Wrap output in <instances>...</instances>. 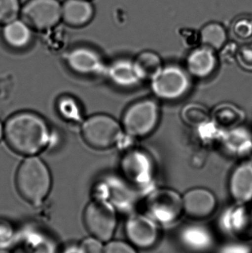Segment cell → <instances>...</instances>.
Instances as JSON below:
<instances>
[{
    "mask_svg": "<svg viewBox=\"0 0 252 253\" xmlns=\"http://www.w3.org/2000/svg\"><path fill=\"white\" fill-rule=\"evenodd\" d=\"M160 107L152 99H145L132 104L123 114L121 126L131 138H144L155 130L159 123Z\"/></svg>",
    "mask_w": 252,
    "mask_h": 253,
    "instance_id": "obj_4",
    "label": "cell"
},
{
    "mask_svg": "<svg viewBox=\"0 0 252 253\" xmlns=\"http://www.w3.org/2000/svg\"><path fill=\"white\" fill-rule=\"evenodd\" d=\"M84 222L92 236L109 242L117 226L115 206L109 201L95 198L84 210Z\"/></svg>",
    "mask_w": 252,
    "mask_h": 253,
    "instance_id": "obj_6",
    "label": "cell"
},
{
    "mask_svg": "<svg viewBox=\"0 0 252 253\" xmlns=\"http://www.w3.org/2000/svg\"><path fill=\"white\" fill-rule=\"evenodd\" d=\"M4 138V125L0 120V141Z\"/></svg>",
    "mask_w": 252,
    "mask_h": 253,
    "instance_id": "obj_34",
    "label": "cell"
},
{
    "mask_svg": "<svg viewBox=\"0 0 252 253\" xmlns=\"http://www.w3.org/2000/svg\"><path fill=\"white\" fill-rule=\"evenodd\" d=\"M218 63L216 50L202 45L192 50L186 61V70L191 77L206 79L213 75Z\"/></svg>",
    "mask_w": 252,
    "mask_h": 253,
    "instance_id": "obj_15",
    "label": "cell"
},
{
    "mask_svg": "<svg viewBox=\"0 0 252 253\" xmlns=\"http://www.w3.org/2000/svg\"><path fill=\"white\" fill-rule=\"evenodd\" d=\"M126 235L132 245L140 249H149L159 239V230L152 218L140 214L129 217L125 225Z\"/></svg>",
    "mask_w": 252,
    "mask_h": 253,
    "instance_id": "obj_11",
    "label": "cell"
},
{
    "mask_svg": "<svg viewBox=\"0 0 252 253\" xmlns=\"http://www.w3.org/2000/svg\"><path fill=\"white\" fill-rule=\"evenodd\" d=\"M200 39L202 45L207 46L217 52L226 45L227 32L224 26L219 22H209L201 28Z\"/></svg>",
    "mask_w": 252,
    "mask_h": 253,
    "instance_id": "obj_22",
    "label": "cell"
},
{
    "mask_svg": "<svg viewBox=\"0 0 252 253\" xmlns=\"http://www.w3.org/2000/svg\"><path fill=\"white\" fill-rule=\"evenodd\" d=\"M121 170L124 179L133 187H147L153 179V162L149 155L141 150H130L123 156Z\"/></svg>",
    "mask_w": 252,
    "mask_h": 253,
    "instance_id": "obj_9",
    "label": "cell"
},
{
    "mask_svg": "<svg viewBox=\"0 0 252 253\" xmlns=\"http://www.w3.org/2000/svg\"><path fill=\"white\" fill-rule=\"evenodd\" d=\"M81 136L95 150H108L122 142L127 136L121 123L108 114H98L83 120Z\"/></svg>",
    "mask_w": 252,
    "mask_h": 253,
    "instance_id": "obj_3",
    "label": "cell"
},
{
    "mask_svg": "<svg viewBox=\"0 0 252 253\" xmlns=\"http://www.w3.org/2000/svg\"><path fill=\"white\" fill-rule=\"evenodd\" d=\"M229 193L232 199L241 205L252 200V162L246 160L235 167L229 181Z\"/></svg>",
    "mask_w": 252,
    "mask_h": 253,
    "instance_id": "obj_13",
    "label": "cell"
},
{
    "mask_svg": "<svg viewBox=\"0 0 252 253\" xmlns=\"http://www.w3.org/2000/svg\"><path fill=\"white\" fill-rule=\"evenodd\" d=\"M151 89L158 99L176 101L184 97L191 89V76L186 69L177 65L163 67L151 80Z\"/></svg>",
    "mask_w": 252,
    "mask_h": 253,
    "instance_id": "obj_5",
    "label": "cell"
},
{
    "mask_svg": "<svg viewBox=\"0 0 252 253\" xmlns=\"http://www.w3.org/2000/svg\"><path fill=\"white\" fill-rule=\"evenodd\" d=\"M65 63L72 74L85 78L105 74L108 66L97 50L87 46L71 49L65 58Z\"/></svg>",
    "mask_w": 252,
    "mask_h": 253,
    "instance_id": "obj_10",
    "label": "cell"
},
{
    "mask_svg": "<svg viewBox=\"0 0 252 253\" xmlns=\"http://www.w3.org/2000/svg\"><path fill=\"white\" fill-rule=\"evenodd\" d=\"M182 199L183 212L192 218H207L217 208V199L214 193L203 187L188 190Z\"/></svg>",
    "mask_w": 252,
    "mask_h": 253,
    "instance_id": "obj_12",
    "label": "cell"
},
{
    "mask_svg": "<svg viewBox=\"0 0 252 253\" xmlns=\"http://www.w3.org/2000/svg\"><path fill=\"white\" fill-rule=\"evenodd\" d=\"M245 113L234 104L224 102L217 105L211 113V120L217 126L227 129L241 126Z\"/></svg>",
    "mask_w": 252,
    "mask_h": 253,
    "instance_id": "obj_21",
    "label": "cell"
},
{
    "mask_svg": "<svg viewBox=\"0 0 252 253\" xmlns=\"http://www.w3.org/2000/svg\"><path fill=\"white\" fill-rule=\"evenodd\" d=\"M235 33L237 37L242 40L252 38V17L247 16L240 19L235 25Z\"/></svg>",
    "mask_w": 252,
    "mask_h": 253,
    "instance_id": "obj_29",
    "label": "cell"
},
{
    "mask_svg": "<svg viewBox=\"0 0 252 253\" xmlns=\"http://www.w3.org/2000/svg\"><path fill=\"white\" fill-rule=\"evenodd\" d=\"M59 253H84L81 244L70 243L65 245Z\"/></svg>",
    "mask_w": 252,
    "mask_h": 253,
    "instance_id": "obj_32",
    "label": "cell"
},
{
    "mask_svg": "<svg viewBox=\"0 0 252 253\" xmlns=\"http://www.w3.org/2000/svg\"><path fill=\"white\" fill-rule=\"evenodd\" d=\"M16 232L12 224L5 220L0 219V250H8L14 243Z\"/></svg>",
    "mask_w": 252,
    "mask_h": 253,
    "instance_id": "obj_27",
    "label": "cell"
},
{
    "mask_svg": "<svg viewBox=\"0 0 252 253\" xmlns=\"http://www.w3.org/2000/svg\"><path fill=\"white\" fill-rule=\"evenodd\" d=\"M222 225L225 230L238 239H252V208L241 205L230 210L223 215Z\"/></svg>",
    "mask_w": 252,
    "mask_h": 253,
    "instance_id": "obj_14",
    "label": "cell"
},
{
    "mask_svg": "<svg viewBox=\"0 0 252 253\" xmlns=\"http://www.w3.org/2000/svg\"><path fill=\"white\" fill-rule=\"evenodd\" d=\"M104 253H138L132 245L121 241H109Z\"/></svg>",
    "mask_w": 252,
    "mask_h": 253,
    "instance_id": "obj_30",
    "label": "cell"
},
{
    "mask_svg": "<svg viewBox=\"0 0 252 253\" xmlns=\"http://www.w3.org/2000/svg\"><path fill=\"white\" fill-rule=\"evenodd\" d=\"M220 144L231 156L246 158L252 153V132L239 126L225 130Z\"/></svg>",
    "mask_w": 252,
    "mask_h": 253,
    "instance_id": "obj_16",
    "label": "cell"
},
{
    "mask_svg": "<svg viewBox=\"0 0 252 253\" xmlns=\"http://www.w3.org/2000/svg\"><path fill=\"white\" fill-rule=\"evenodd\" d=\"M21 9L20 0H0V25L18 19Z\"/></svg>",
    "mask_w": 252,
    "mask_h": 253,
    "instance_id": "obj_26",
    "label": "cell"
},
{
    "mask_svg": "<svg viewBox=\"0 0 252 253\" xmlns=\"http://www.w3.org/2000/svg\"><path fill=\"white\" fill-rule=\"evenodd\" d=\"M34 30L22 19H16L3 26L1 38L4 44L15 50H23L31 45Z\"/></svg>",
    "mask_w": 252,
    "mask_h": 253,
    "instance_id": "obj_18",
    "label": "cell"
},
{
    "mask_svg": "<svg viewBox=\"0 0 252 253\" xmlns=\"http://www.w3.org/2000/svg\"><path fill=\"white\" fill-rule=\"evenodd\" d=\"M56 110L59 117L67 123L77 124L84 120L82 107L73 96H61L56 102Z\"/></svg>",
    "mask_w": 252,
    "mask_h": 253,
    "instance_id": "obj_23",
    "label": "cell"
},
{
    "mask_svg": "<svg viewBox=\"0 0 252 253\" xmlns=\"http://www.w3.org/2000/svg\"><path fill=\"white\" fill-rule=\"evenodd\" d=\"M0 253H12L8 250H0Z\"/></svg>",
    "mask_w": 252,
    "mask_h": 253,
    "instance_id": "obj_35",
    "label": "cell"
},
{
    "mask_svg": "<svg viewBox=\"0 0 252 253\" xmlns=\"http://www.w3.org/2000/svg\"><path fill=\"white\" fill-rule=\"evenodd\" d=\"M133 64L141 81L153 80L164 66L161 56L152 50L141 52L133 59Z\"/></svg>",
    "mask_w": 252,
    "mask_h": 253,
    "instance_id": "obj_20",
    "label": "cell"
},
{
    "mask_svg": "<svg viewBox=\"0 0 252 253\" xmlns=\"http://www.w3.org/2000/svg\"><path fill=\"white\" fill-rule=\"evenodd\" d=\"M4 138L12 151L29 157L37 156L50 146L53 132L41 115L22 111L12 114L6 120Z\"/></svg>",
    "mask_w": 252,
    "mask_h": 253,
    "instance_id": "obj_1",
    "label": "cell"
},
{
    "mask_svg": "<svg viewBox=\"0 0 252 253\" xmlns=\"http://www.w3.org/2000/svg\"><path fill=\"white\" fill-rule=\"evenodd\" d=\"M147 211L155 222L173 224L183 212V199L171 189H160L152 192L148 198Z\"/></svg>",
    "mask_w": 252,
    "mask_h": 253,
    "instance_id": "obj_8",
    "label": "cell"
},
{
    "mask_svg": "<svg viewBox=\"0 0 252 253\" xmlns=\"http://www.w3.org/2000/svg\"><path fill=\"white\" fill-rule=\"evenodd\" d=\"M236 59L241 68L247 71H252V44H247L238 49Z\"/></svg>",
    "mask_w": 252,
    "mask_h": 253,
    "instance_id": "obj_28",
    "label": "cell"
},
{
    "mask_svg": "<svg viewBox=\"0 0 252 253\" xmlns=\"http://www.w3.org/2000/svg\"><path fill=\"white\" fill-rule=\"evenodd\" d=\"M224 251L223 253H250L248 250L243 246L229 247Z\"/></svg>",
    "mask_w": 252,
    "mask_h": 253,
    "instance_id": "obj_33",
    "label": "cell"
},
{
    "mask_svg": "<svg viewBox=\"0 0 252 253\" xmlns=\"http://www.w3.org/2000/svg\"><path fill=\"white\" fill-rule=\"evenodd\" d=\"M103 242L94 236L87 237L81 242L84 253H104L105 246Z\"/></svg>",
    "mask_w": 252,
    "mask_h": 253,
    "instance_id": "obj_31",
    "label": "cell"
},
{
    "mask_svg": "<svg viewBox=\"0 0 252 253\" xmlns=\"http://www.w3.org/2000/svg\"><path fill=\"white\" fill-rule=\"evenodd\" d=\"M107 77L109 81L123 88H130L139 84L141 80L135 69L133 60L118 59L107 66Z\"/></svg>",
    "mask_w": 252,
    "mask_h": 253,
    "instance_id": "obj_19",
    "label": "cell"
},
{
    "mask_svg": "<svg viewBox=\"0 0 252 253\" xmlns=\"http://www.w3.org/2000/svg\"><path fill=\"white\" fill-rule=\"evenodd\" d=\"M180 117L188 126L198 127L211 120V113L204 105L190 103L182 108Z\"/></svg>",
    "mask_w": 252,
    "mask_h": 253,
    "instance_id": "obj_25",
    "label": "cell"
},
{
    "mask_svg": "<svg viewBox=\"0 0 252 253\" xmlns=\"http://www.w3.org/2000/svg\"><path fill=\"white\" fill-rule=\"evenodd\" d=\"M182 239L185 245L196 251L207 249L212 243L211 236L207 230L197 226L185 229L182 233Z\"/></svg>",
    "mask_w": 252,
    "mask_h": 253,
    "instance_id": "obj_24",
    "label": "cell"
},
{
    "mask_svg": "<svg viewBox=\"0 0 252 253\" xmlns=\"http://www.w3.org/2000/svg\"><path fill=\"white\" fill-rule=\"evenodd\" d=\"M20 16L34 31L47 32L62 21V4L59 0H28Z\"/></svg>",
    "mask_w": 252,
    "mask_h": 253,
    "instance_id": "obj_7",
    "label": "cell"
},
{
    "mask_svg": "<svg viewBox=\"0 0 252 253\" xmlns=\"http://www.w3.org/2000/svg\"><path fill=\"white\" fill-rule=\"evenodd\" d=\"M95 15V8L90 0H66L62 4V20L72 28L88 25Z\"/></svg>",
    "mask_w": 252,
    "mask_h": 253,
    "instance_id": "obj_17",
    "label": "cell"
},
{
    "mask_svg": "<svg viewBox=\"0 0 252 253\" xmlns=\"http://www.w3.org/2000/svg\"></svg>",
    "mask_w": 252,
    "mask_h": 253,
    "instance_id": "obj_36",
    "label": "cell"
},
{
    "mask_svg": "<svg viewBox=\"0 0 252 253\" xmlns=\"http://www.w3.org/2000/svg\"><path fill=\"white\" fill-rule=\"evenodd\" d=\"M15 180L18 193L34 205H40L46 200L53 185L50 168L37 156L25 158L18 168Z\"/></svg>",
    "mask_w": 252,
    "mask_h": 253,
    "instance_id": "obj_2",
    "label": "cell"
}]
</instances>
